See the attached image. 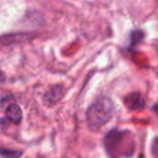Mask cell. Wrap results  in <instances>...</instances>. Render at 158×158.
Instances as JSON below:
<instances>
[{
	"label": "cell",
	"mask_w": 158,
	"mask_h": 158,
	"mask_svg": "<svg viewBox=\"0 0 158 158\" xmlns=\"http://www.w3.org/2000/svg\"><path fill=\"white\" fill-rule=\"evenodd\" d=\"M114 115V105L107 97L95 100L87 110V121L92 130H99L106 125Z\"/></svg>",
	"instance_id": "obj_1"
},
{
	"label": "cell",
	"mask_w": 158,
	"mask_h": 158,
	"mask_svg": "<svg viewBox=\"0 0 158 158\" xmlns=\"http://www.w3.org/2000/svg\"><path fill=\"white\" fill-rule=\"evenodd\" d=\"M124 143L125 140L123 132L117 130H113L108 132L105 138V146L110 156H118V146Z\"/></svg>",
	"instance_id": "obj_2"
},
{
	"label": "cell",
	"mask_w": 158,
	"mask_h": 158,
	"mask_svg": "<svg viewBox=\"0 0 158 158\" xmlns=\"http://www.w3.org/2000/svg\"><path fill=\"white\" fill-rule=\"evenodd\" d=\"M124 103H125L126 106L130 110H132V111L141 110L144 107V105H145L144 99L138 93H132V94H129L128 96H126Z\"/></svg>",
	"instance_id": "obj_3"
},
{
	"label": "cell",
	"mask_w": 158,
	"mask_h": 158,
	"mask_svg": "<svg viewBox=\"0 0 158 158\" xmlns=\"http://www.w3.org/2000/svg\"><path fill=\"white\" fill-rule=\"evenodd\" d=\"M6 114L7 118L14 123L18 124L22 119V111L20 107L16 104L9 105L6 109Z\"/></svg>",
	"instance_id": "obj_4"
},
{
	"label": "cell",
	"mask_w": 158,
	"mask_h": 158,
	"mask_svg": "<svg viewBox=\"0 0 158 158\" xmlns=\"http://www.w3.org/2000/svg\"><path fill=\"white\" fill-rule=\"evenodd\" d=\"M61 94H63L62 88L60 86H56L52 88V90L47 94L46 95V100L50 101L52 104L56 103V101L60 100L61 98Z\"/></svg>",
	"instance_id": "obj_5"
},
{
	"label": "cell",
	"mask_w": 158,
	"mask_h": 158,
	"mask_svg": "<svg viewBox=\"0 0 158 158\" xmlns=\"http://www.w3.org/2000/svg\"><path fill=\"white\" fill-rule=\"evenodd\" d=\"M0 155L5 157H19L22 155V153L19 151H16V150L0 148Z\"/></svg>",
	"instance_id": "obj_6"
},
{
	"label": "cell",
	"mask_w": 158,
	"mask_h": 158,
	"mask_svg": "<svg viewBox=\"0 0 158 158\" xmlns=\"http://www.w3.org/2000/svg\"><path fill=\"white\" fill-rule=\"evenodd\" d=\"M152 154L154 156L158 157V138L154 142L152 145Z\"/></svg>",
	"instance_id": "obj_7"
},
{
	"label": "cell",
	"mask_w": 158,
	"mask_h": 158,
	"mask_svg": "<svg viewBox=\"0 0 158 158\" xmlns=\"http://www.w3.org/2000/svg\"><path fill=\"white\" fill-rule=\"evenodd\" d=\"M5 81V75H4V73L2 72V70L0 69V83H2V82H4Z\"/></svg>",
	"instance_id": "obj_8"
}]
</instances>
